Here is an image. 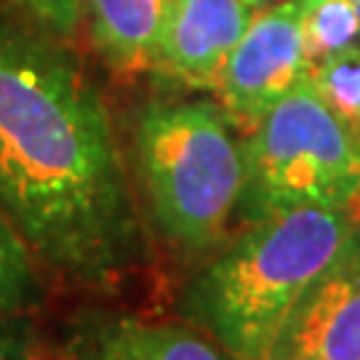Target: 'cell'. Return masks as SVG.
<instances>
[{
  "instance_id": "cell-1",
  "label": "cell",
  "mask_w": 360,
  "mask_h": 360,
  "mask_svg": "<svg viewBox=\"0 0 360 360\" xmlns=\"http://www.w3.org/2000/svg\"><path fill=\"white\" fill-rule=\"evenodd\" d=\"M134 187L77 53L0 0V208L51 281L112 294L139 272L150 245Z\"/></svg>"
},
{
  "instance_id": "cell-2",
  "label": "cell",
  "mask_w": 360,
  "mask_h": 360,
  "mask_svg": "<svg viewBox=\"0 0 360 360\" xmlns=\"http://www.w3.org/2000/svg\"><path fill=\"white\" fill-rule=\"evenodd\" d=\"M358 221L349 211L315 206L248 221L190 275L176 296L179 318L232 360H267L299 296Z\"/></svg>"
},
{
  "instance_id": "cell-3",
  "label": "cell",
  "mask_w": 360,
  "mask_h": 360,
  "mask_svg": "<svg viewBox=\"0 0 360 360\" xmlns=\"http://www.w3.org/2000/svg\"><path fill=\"white\" fill-rule=\"evenodd\" d=\"M131 168L144 219L184 262L230 240L245 181L243 136L211 99H150L131 126Z\"/></svg>"
},
{
  "instance_id": "cell-4",
  "label": "cell",
  "mask_w": 360,
  "mask_h": 360,
  "mask_svg": "<svg viewBox=\"0 0 360 360\" xmlns=\"http://www.w3.org/2000/svg\"><path fill=\"white\" fill-rule=\"evenodd\" d=\"M243 153V224L304 206L360 217V144L309 75L245 131Z\"/></svg>"
},
{
  "instance_id": "cell-5",
  "label": "cell",
  "mask_w": 360,
  "mask_h": 360,
  "mask_svg": "<svg viewBox=\"0 0 360 360\" xmlns=\"http://www.w3.org/2000/svg\"><path fill=\"white\" fill-rule=\"evenodd\" d=\"M307 75L304 8L299 0H281L254 13L232 49L219 77V102L238 129L248 131Z\"/></svg>"
},
{
  "instance_id": "cell-6",
  "label": "cell",
  "mask_w": 360,
  "mask_h": 360,
  "mask_svg": "<svg viewBox=\"0 0 360 360\" xmlns=\"http://www.w3.org/2000/svg\"><path fill=\"white\" fill-rule=\"evenodd\" d=\"M267 360H360V221L299 296Z\"/></svg>"
},
{
  "instance_id": "cell-7",
  "label": "cell",
  "mask_w": 360,
  "mask_h": 360,
  "mask_svg": "<svg viewBox=\"0 0 360 360\" xmlns=\"http://www.w3.org/2000/svg\"><path fill=\"white\" fill-rule=\"evenodd\" d=\"M254 19L245 0H171L153 72L187 91H217L232 49Z\"/></svg>"
},
{
  "instance_id": "cell-8",
  "label": "cell",
  "mask_w": 360,
  "mask_h": 360,
  "mask_svg": "<svg viewBox=\"0 0 360 360\" xmlns=\"http://www.w3.org/2000/svg\"><path fill=\"white\" fill-rule=\"evenodd\" d=\"M72 360H232L187 321H155L134 312L89 309L70 326Z\"/></svg>"
},
{
  "instance_id": "cell-9",
  "label": "cell",
  "mask_w": 360,
  "mask_h": 360,
  "mask_svg": "<svg viewBox=\"0 0 360 360\" xmlns=\"http://www.w3.org/2000/svg\"><path fill=\"white\" fill-rule=\"evenodd\" d=\"M94 53L117 80L153 72L171 0H83Z\"/></svg>"
},
{
  "instance_id": "cell-10",
  "label": "cell",
  "mask_w": 360,
  "mask_h": 360,
  "mask_svg": "<svg viewBox=\"0 0 360 360\" xmlns=\"http://www.w3.org/2000/svg\"><path fill=\"white\" fill-rule=\"evenodd\" d=\"M49 275L0 208V315H30L46 302Z\"/></svg>"
},
{
  "instance_id": "cell-11",
  "label": "cell",
  "mask_w": 360,
  "mask_h": 360,
  "mask_svg": "<svg viewBox=\"0 0 360 360\" xmlns=\"http://www.w3.org/2000/svg\"><path fill=\"white\" fill-rule=\"evenodd\" d=\"M302 8L309 70L360 40V11L355 0H315Z\"/></svg>"
},
{
  "instance_id": "cell-12",
  "label": "cell",
  "mask_w": 360,
  "mask_h": 360,
  "mask_svg": "<svg viewBox=\"0 0 360 360\" xmlns=\"http://www.w3.org/2000/svg\"><path fill=\"white\" fill-rule=\"evenodd\" d=\"M309 80L339 123L360 144V43L309 70Z\"/></svg>"
},
{
  "instance_id": "cell-13",
  "label": "cell",
  "mask_w": 360,
  "mask_h": 360,
  "mask_svg": "<svg viewBox=\"0 0 360 360\" xmlns=\"http://www.w3.org/2000/svg\"><path fill=\"white\" fill-rule=\"evenodd\" d=\"M16 13H22L27 22L40 27L51 38L75 43L86 22L83 0H3Z\"/></svg>"
},
{
  "instance_id": "cell-14",
  "label": "cell",
  "mask_w": 360,
  "mask_h": 360,
  "mask_svg": "<svg viewBox=\"0 0 360 360\" xmlns=\"http://www.w3.org/2000/svg\"><path fill=\"white\" fill-rule=\"evenodd\" d=\"M0 360H43V345L27 315H0Z\"/></svg>"
},
{
  "instance_id": "cell-15",
  "label": "cell",
  "mask_w": 360,
  "mask_h": 360,
  "mask_svg": "<svg viewBox=\"0 0 360 360\" xmlns=\"http://www.w3.org/2000/svg\"><path fill=\"white\" fill-rule=\"evenodd\" d=\"M275 3H281V0H245V6H248L254 13L262 11V8H270V6H275Z\"/></svg>"
},
{
  "instance_id": "cell-16",
  "label": "cell",
  "mask_w": 360,
  "mask_h": 360,
  "mask_svg": "<svg viewBox=\"0 0 360 360\" xmlns=\"http://www.w3.org/2000/svg\"><path fill=\"white\" fill-rule=\"evenodd\" d=\"M299 3H302V6H309V3H315V0H299Z\"/></svg>"
},
{
  "instance_id": "cell-17",
  "label": "cell",
  "mask_w": 360,
  "mask_h": 360,
  "mask_svg": "<svg viewBox=\"0 0 360 360\" xmlns=\"http://www.w3.org/2000/svg\"><path fill=\"white\" fill-rule=\"evenodd\" d=\"M355 6H358V11H360V0H355Z\"/></svg>"
}]
</instances>
